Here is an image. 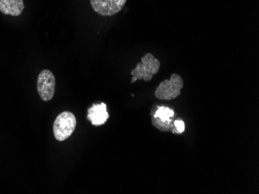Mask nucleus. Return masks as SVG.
Here are the masks:
<instances>
[{"mask_svg":"<svg viewBox=\"0 0 259 194\" xmlns=\"http://www.w3.org/2000/svg\"><path fill=\"white\" fill-rule=\"evenodd\" d=\"M76 118L73 113L64 111L57 116L53 125L54 136L58 141L63 142L73 134L76 128Z\"/></svg>","mask_w":259,"mask_h":194,"instance_id":"1","label":"nucleus"},{"mask_svg":"<svg viewBox=\"0 0 259 194\" xmlns=\"http://www.w3.org/2000/svg\"><path fill=\"white\" fill-rule=\"evenodd\" d=\"M184 86L183 78L177 74L171 75L169 80H164L157 87L155 91V95L158 99L170 100L175 99L181 95V90Z\"/></svg>","mask_w":259,"mask_h":194,"instance_id":"2","label":"nucleus"},{"mask_svg":"<svg viewBox=\"0 0 259 194\" xmlns=\"http://www.w3.org/2000/svg\"><path fill=\"white\" fill-rule=\"evenodd\" d=\"M159 60L152 53H148L141 57V63H138L136 68L132 72V75L138 80L143 79L145 82H150L154 75L160 70Z\"/></svg>","mask_w":259,"mask_h":194,"instance_id":"3","label":"nucleus"},{"mask_svg":"<svg viewBox=\"0 0 259 194\" xmlns=\"http://www.w3.org/2000/svg\"><path fill=\"white\" fill-rule=\"evenodd\" d=\"M56 86L55 75L50 70L42 71L37 78V92L44 101H49L53 98Z\"/></svg>","mask_w":259,"mask_h":194,"instance_id":"4","label":"nucleus"},{"mask_svg":"<svg viewBox=\"0 0 259 194\" xmlns=\"http://www.w3.org/2000/svg\"><path fill=\"white\" fill-rule=\"evenodd\" d=\"M127 0H90L92 7L103 17H111L121 11Z\"/></svg>","mask_w":259,"mask_h":194,"instance_id":"5","label":"nucleus"},{"mask_svg":"<svg viewBox=\"0 0 259 194\" xmlns=\"http://www.w3.org/2000/svg\"><path fill=\"white\" fill-rule=\"evenodd\" d=\"M173 110L167 107H159L155 111L152 118V124L160 130L167 132L171 130L173 124H171V118L174 116Z\"/></svg>","mask_w":259,"mask_h":194,"instance_id":"6","label":"nucleus"},{"mask_svg":"<svg viewBox=\"0 0 259 194\" xmlns=\"http://www.w3.org/2000/svg\"><path fill=\"white\" fill-rule=\"evenodd\" d=\"M87 118L91 121L92 124L95 126H100L107 122L109 118L107 112V105L105 103L92 105L88 109Z\"/></svg>","mask_w":259,"mask_h":194,"instance_id":"7","label":"nucleus"},{"mask_svg":"<svg viewBox=\"0 0 259 194\" xmlns=\"http://www.w3.org/2000/svg\"><path fill=\"white\" fill-rule=\"evenodd\" d=\"M24 8L23 0H0V12L5 15L18 17Z\"/></svg>","mask_w":259,"mask_h":194,"instance_id":"8","label":"nucleus"},{"mask_svg":"<svg viewBox=\"0 0 259 194\" xmlns=\"http://www.w3.org/2000/svg\"><path fill=\"white\" fill-rule=\"evenodd\" d=\"M185 123L182 120H176L173 123L172 127H171V132L176 134H181L185 131Z\"/></svg>","mask_w":259,"mask_h":194,"instance_id":"9","label":"nucleus"},{"mask_svg":"<svg viewBox=\"0 0 259 194\" xmlns=\"http://www.w3.org/2000/svg\"><path fill=\"white\" fill-rule=\"evenodd\" d=\"M137 78L136 77H134L133 76V78H132V83L133 84V83H135V82H137Z\"/></svg>","mask_w":259,"mask_h":194,"instance_id":"10","label":"nucleus"}]
</instances>
